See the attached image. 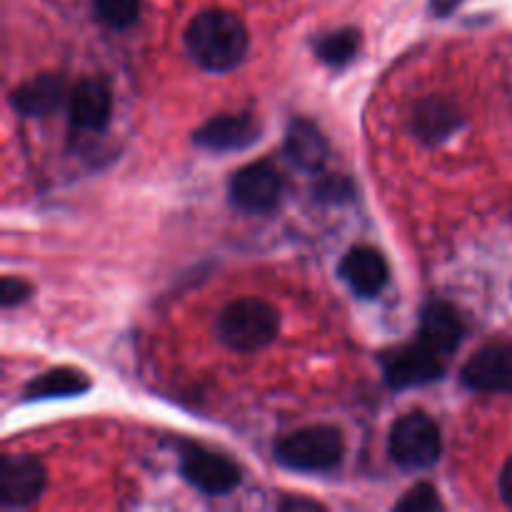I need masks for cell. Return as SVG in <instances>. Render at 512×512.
<instances>
[{"label": "cell", "mask_w": 512, "mask_h": 512, "mask_svg": "<svg viewBox=\"0 0 512 512\" xmlns=\"http://www.w3.org/2000/svg\"><path fill=\"white\" fill-rule=\"evenodd\" d=\"M183 43L200 68L208 73H228L248 53V30L230 10H203L188 23Z\"/></svg>", "instance_id": "1"}, {"label": "cell", "mask_w": 512, "mask_h": 512, "mask_svg": "<svg viewBox=\"0 0 512 512\" xmlns=\"http://www.w3.org/2000/svg\"><path fill=\"white\" fill-rule=\"evenodd\" d=\"M218 338L235 353H258L280 333V313L263 298H238L218 315Z\"/></svg>", "instance_id": "2"}, {"label": "cell", "mask_w": 512, "mask_h": 512, "mask_svg": "<svg viewBox=\"0 0 512 512\" xmlns=\"http://www.w3.org/2000/svg\"><path fill=\"white\" fill-rule=\"evenodd\" d=\"M343 458L345 438L335 425H308L275 443V460L298 473H325Z\"/></svg>", "instance_id": "3"}, {"label": "cell", "mask_w": 512, "mask_h": 512, "mask_svg": "<svg viewBox=\"0 0 512 512\" xmlns=\"http://www.w3.org/2000/svg\"><path fill=\"white\" fill-rule=\"evenodd\" d=\"M388 453L395 465L405 470H425L443 455V435L438 423L423 410L405 413L390 428Z\"/></svg>", "instance_id": "4"}, {"label": "cell", "mask_w": 512, "mask_h": 512, "mask_svg": "<svg viewBox=\"0 0 512 512\" xmlns=\"http://www.w3.org/2000/svg\"><path fill=\"white\" fill-rule=\"evenodd\" d=\"M228 198L243 213H273L283 198V175L268 160H255V163L243 165L230 178Z\"/></svg>", "instance_id": "5"}, {"label": "cell", "mask_w": 512, "mask_h": 512, "mask_svg": "<svg viewBox=\"0 0 512 512\" xmlns=\"http://www.w3.org/2000/svg\"><path fill=\"white\" fill-rule=\"evenodd\" d=\"M180 475L205 495H228L240 483L235 460L195 443L180 445Z\"/></svg>", "instance_id": "6"}, {"label": "cell", "mask_w": 512, "mask_h": 512, "mask_svg": "<svg viewBox=\"0 0 512 512\" xmlns=\"http://www.w3.org/2000/svg\"><path fill=\"white\" fill-rule=\"evenodd\" d=\"M48 485L43 463L33 455H3L0 460V505L5 510L38 503Z\"/></svg>", "instance_id": "7"}, {"label": "cell", "mask_w": 512, "mask_h": 512, "mask_svg": "<svg viewBox=\"0 0 512 512\" xmlns=\"http://www.w3.org/2000/svg\"><path fill=\"white\" fill-rule=\"evenodd\" d=\"M445 360V355L435 353L423 340H415L413 345H405L385 358V378L395 390L433 383L445 375Z\"/></svg>", "instance_id": "8"}, {"label": "cell", "mask_w": 512, "mask_h": 512, "mask_svg": "<svg viewBox=\"0 0 512 512\" xmlns=\"http://www.w3.org/2000/svg\"><path fill=\"white\" fill-rule=\"evenodd\" d=\"M340 278L360 298H375L385 290L390 280V268L385 255L373 245H355L345 253L338 268Z\"/></svg>", "instance_id": "9"}, {"label": "cell", "mask_w": 512, "mask_h": 512, "mask_svg": "<svg viewBox=\"0 0 512 512\" xmlns=\"http://www.w3.org/2000/svg\"><path fill=\"white\" fill-rule=\"evenodd\" d=\"M260 123L250 113H220L195 130V143L213 153L243 150L260 138Z\"/></svg>", "instance_id": "10"}, {"label": "cell", "mask_w": 512, "mask_h": 512, "mask_svg": "<svg viewBox=\"0 0 512 512\" xmlns=\"http://www.w3.org/2000/svg\"><path fill=\"white\" fill-rule=\"evenodd\" d=\"M463 383L478 393H512V350L485 345L463 368Z\"/></svg>", "instance_id": "11"}, {"label": "cell", "mask_w": 512, "mask_h": 512, "mask_svg": "<svg viewBox=\"0 0 512 512\" xmlns=\"http://www.w3.org/2000/svg\"><path fill=\"white\" fill-rule=\"evenodd\" d=\"M70 123L80 130H103L113 115V93L100 78H83L70 90Z\"/></svg>", "instance_id": "12"}, {"label": "cell", "mask_w": 512, "mask_h": 512, "mask_svg": "<svg viewBox=\"0 0 512 512\" xmlns=\"http://www.w3.org/2000/svg\"><path fill=\"white\" fill-rule=\"evenodd\" d=\"M460 125H463L460 110L450 100L440 98V95L423 98L413 108V115H410V130L425 145L445 143V140L458 133Z\"/></svg>", "instance_id": "13"}, {"label": "cell", "mask_w": 512, "mask_h": 512, "mask_svg": "<svg viewBox=\"0 0 512 512\" xmlns=\"http://www.w3.org/2000/svg\"><path fill=\"white\" fill-rule=\"evenodd\" d=\"M463 335V318H460L453 305L443 303V300H433V303L425 305L423 313H420L418 340H423L428 348L450 358L458 350V345L463 343Z\"/></svg>", "instance_id": "14"}, {"label": "cell", "mask_w": 512, "mask_h": 512, "mask_svg": "<svg viewBox=\"0 0 512 512\" xmlns=\"http://www.w3.org/2000/svg\"><path fill=\"white\" fill-rule=\"evenodd\" d=\"M65 85L58 75L40 73L30 78L28 83L18 85L10 93V105L18 115H28V118H43V115H53L55 110L63 105Z\"/></svg>", "instance_id": "15"}, {"label": "cell", "mask_w": 512, "mask_h": 512, "mask_svg": "<svg viewBox=\"0 0 512 512\" xmlns=\"http://www.w3.org/2000/svg\"><path fill=\"white\" fill-rule=\"evenodd\" d=\"M285 158L305 173H320L328 160V140L310 120H293L285 135Z\"/></svg>", "instance_id": "16"}, {"label": "cell", "mask_w": 512, "mask_h": 512, "mask_svg": "<svg viewBox=\"0 0 512 512\" xmlns=\"http://www.w3.org/2000/svg\"><path fill=\"white\" fill-rule=\"evenodd\" d=\"M90 390V378L83 370L75 368H53L38 375L25 385V400H53V398H75Z\"/></svg>", "instance_id": "17"}, {"label": "cell", "mask_w": 512, "mask_h": 512, "mask_svg": "<svg viewBox=\"0 0 512 512\" xmlns=\"http://www.w3.org/2000/svg\"><path fill=\"white\" fill-rule=\"evenodd\" d=\"M360 48V33L355 28H340L333 33H325L323 38L315 43V55L323 63L333 65V68H343L350 60L358 55Z\"/></svg>", "instance_id": "18"}, {"label": "cell", "mask_w": 512, "mask_h": 512, "mask_svg": "<svg viewBox=\"0 0 512 512\" xmlns=\"http://www.w3.org/2000/svg\"><path fill=\"white\" fill-rule=\"evenodd\" d=\"M93 5L98 18L115 30L128 28L140 15V0H93Z\"/></svg>", "instance_id": "19"}, {"label": "cell", "mask_w": 512, "mask_h": 512, "mask_svg": "<svg viewBox=\"0 0 512 512\" xmlns=\"http://www.w3.org/2000/svg\"><path fill=\"white\" fill-rule=\"evenodd\" d=\"M395 510L400 512H430V510H443V500L435 493L430 483H420L410 488L403 498L395 503Z\"/></svg>", "instance_id": "20"}, {"label": "cell", "mask_w": 512, "mask_h": 512, "mask_svg": "<svg viewBox=\"0 0 512 512\" xmlns=\"http://www.w3.org/2000/svg\"><path fill=\"white\" fill-rule=\"evenodd\" d=\"M353 193V183L343 175H325L315 185V198L323 200V203H345V200L353 198Z\"/></svg>", "instance_id": "21"}, {"label": "cell", "mask_w": 512, "mask_h": 512, "mask_svg": "<svg viewBox=\"0 0 512 512\" xmlns=\"http://www.w3.org/2000/svg\"><path fill=\"white\" fill-rule=\"evenodd\" d=\"M30 293H33V288L23 278H15V275H5L3 283H0V300H3L5 310L15 308L23 300H28Z\"/></svg>", "instance_id": "22"}, {"label": "cell", "mask_w": 512, "mask_h": 512, "mask_svg": "<svg viewBox=\"0 0 512 512\" xmlns=\"http://www.w3.org/2000/svg\"><path fill=\"white\" fill-rule=\"evenodd\" d=\"M498 488H500V495H503L505 505H510V508H512V458L503 465V473H500Z\"/></svg>", "instance_id": "23"}, {"label": "cell", "mask_w": 512, "mask_h": 512, "mask_svg": "<svg viewBox=\"0 0 512 512\" xmlns=\"http://www.w3.org/2000/svg\"><path fill=\"white\" fill-rule=\"evenodd\" d=\"M460 3H463V0H430V8H433V13L438 15V18H448Z\"/></svg>", "instance_id": "24"}, {"label": "cell", "mask_w": 512, "mask_h": 512, "mask_svg": "<svg viewBox=\"0 0 512 512\" xmlns=\"http://www.w3.org/2000/svg\"><path fill=\"white\" fill-rule=\"evenodd\" d=\"M280 508H295V510H300V508H323V505L313 503V500H300V498H288V500H283V503H280Z\"/></svg>", "instance_id": "25"}]
</instances>
